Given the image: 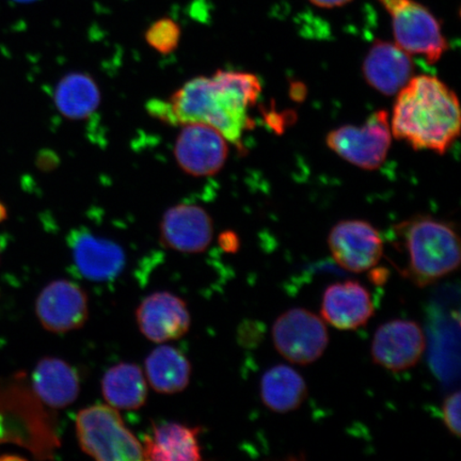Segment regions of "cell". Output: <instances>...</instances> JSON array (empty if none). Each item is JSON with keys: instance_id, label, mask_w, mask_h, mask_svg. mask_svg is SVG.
Here are the masks:
<instances>
[{"instance_id": "24", "label": "cell", "mask_w": 461, "mask_h": 461, "mask_svg": "<svg viewBox=\"0 0 461 461\" xmlns=\"http://www.w3.org/2000/svg\"><path fill=\"white\" fill-rule=\"evenodd\" d=\"M460 392L449 394L442 405V419L447 429L455 437L459 438L460 428Z\"/></svg>"}, {"instance_id": "15", "label": "cell", "mask_w": 461, "mask_h": 461, "mask_svg": "<svg viewBox=\"0 0 461 461\" xmlns=\"http://www.w3.org/2000/svg\"><path fill=\"white\" fill-rule=\"evenodd\" d=\"M375 313L371 293L358 281L337 282L322 294L321 319L339 330L365 327Z\"/></svg>"}, {"instance_id": "4", "label": "cell", "mask_w": 461, "mask_h": 461, "mask_svg": "<svg viewBox=\"0 0 461 461\" xmlns=\"http://www.w3.org/2000/svg\"><path fill=\"white\" fill-rule=\"evenodd\" d=\"M78 445L90 457L100 461L144 460L142 443L112 406L82 409L75 418Z\"/></svg>"}, {"instance_id": "23", "label": "cell", "mask_w": 461, "mask_h": 461, "mask_svg": "<svg viewBox=\"0 0 461 461\" xmlns=\"http://www.w3.org/2000/svg\"><path fill=\"white\" fill-rule=\"evenodd\" d=\"M182 32L180 25L170 17H161L147 29L144 38L149 48L161 55L173 53L180 45Z\"/></svg>"}, {"instance_id": "3", "label": "cell", "mask_w": 461, "mask_h": 461, "mask_svg": "<svg viewBox=\"0 0 461 461\" xmlns=\"http://www.w3.org/2000/svg\"><path fill=\"white\" fill-rule=\"evenodd\" d=\"M407 253L402 276L418 287L436 284L459 268L461 245L452 223L431 216H414L395 228Z\"/></svg>"}, {"instance_id": "26", "label": "cell", "mask_w": 461, "mask_h": 461, "mask_svg": "<svg viewBox=\"0 0 461 461\" xmlns=\"http://www.w3.org/2000/svg\"><path fill=\"white\" fill-rule=\"evenodd\" d=\"M309 2L317 8L334 9L343 7V5L353 2V0H309Z\"/></svg>"}, {"instance_id": "6", "label": "cell", "mask_w": 461, "mask_h": 461, "mask_svg": "<svg viewBox=\"0 0 461 461\" xmlns=\"http://www.w3.org/2000/svg\"><path fill=\"white\" fill-rule=\"evenodd\" d=\"M272 337L276 350L297 366L312 365L324 355L330 344L325 321L303 308L282 313L274 322Z\"/></svg>"}, {"instance_id": "25", "label": "cell", "mask_w": 461, "mask_h": 461, "mask_svg": "<svg viewBox=\"0 0 461 461\" xmlns=\"http://www.w3.org/2000/svg\"><path fill=\"white\" fill-rule=\"evenodd\" d=\"M219 244H221L222 249L227 252L238 251L240 247L238 236L232 232L223 233L221 239H219Z\"/></svg>"}, {"instance_id": "8", "label": "cell", "mask_w": 461, "mask_h": 461, "mask_svg": "<svg viewBox=\"0 0 461 461\" xmlns=\"http://www.w3.org/2000/svg\"><path fill=\"white\" fill-rule=\"evenodd\" d=\"M328 247L339 267L362 274L377 267L384 257V240L376 228L360 219L339 221L328 235Z\"/></svg>"}, {"instance_id": "9", "label": "cell", "mask_w": 461, "mask_h": 461, "mask_svg": "<svg viewBox=\"0 0 461 461\" xmlns=\"http://www.w3.org/2000/svg\"><path fill=\"white\" fill-rule=\"evenodd\" d=\"M181 170L195 177L217 175L226 164L228 140L221 131L210 125H182L173 149Z\"/></svg>"}, {"instance_id": "17", "label": "cell", "mask_w": 461, "mask_h": 461, "mask_svg": "<svg viewBox=\"0 0 461 461\" xmlns=\"http://www.w3.org/2000/svg\"><path fill=\"white\" fill-rule=\"evenodd\" d=\"M32 380L34 393L46 406L62 409L72 405L78 399V375L63 359L45 357L34 367Z\"/></svg>"}, {"instance_id": "10", "label": "cell", "mask_w": 461, "mask_h": 461, "mask_svg": "<svg viewBox=\"0 0 461 461\" xmlns=\"http://www.w3.org/2000/svg\"><path fill=\"white\" fill-rule=\"evenodd\" d=\"M426 350L425 333L417 321L393 320L374 334L371 356L375 365L391 372H405L416 366Z\"/></svg>"}, {"instance_id": "1", "label": "cell", "mask_w": 461, "mask_h": 461, "mask_svg": "<svg viewBox=\"0 0 461 461\" xmlns=\"http://www.w3.org/2000/svg\"><path fill=\"white\" fill-rule=\"evenodd\" d=\"M261 92L256 75L217 71L212 77L188 80L168 101L149 103L148 111L171 125H210L241 149L245 131L252 128L249 109L256 105Z\"/></svg>"}, {"instance_id": "20", "label": "cell", "mask_w": 461, "mask_h": 461, "mask_svg": "<svg viewBox=\"0 0 461 461\" xmlns=\"http://www.w3.org/2000/svg\"><path fill=\"white\" fill-rule=\"evenodd\" d=\"M264 406L276 413L297 411L308 397L305 380L295 368L285 365L270 367L259 383Z\"/></svg>"}, {"instance_id": "21", "label": "cell", "mask_w": 461, "mask_h": 461, "mask_svg": "<svg viewBox=\"0 0 461 461\" xmlns=\"http://www.w3.org/2000/svg\"><path fill=\"white\" fill-rule=\"evenodd\" d=\"M101 387L104 400L118 411H137L148 400L146 375L135 363L122 362L109 368Z\"/></svg>"}, {"instance_id": "2", "label": "cell", "mask_w": 461, "mask_h": 461, "mask_svg": "<svg viewBox=\"0 0 461 461\" xmlns=\"http://www.w3.org/2000/svg\"><path fill=\"white\" fill-rule=\"evenodd\" d=\"M390 125L414 149L445 154L460 135L458 97L438 77H414L397 94Z\"/></svg>"}, {"instance_id": "19", "label": "cell", "mask_w": 461, "mask_h": 461, "mask_svg": "<svg viewBox=\"0 0 461 461\" xmlns=\"http://www.w3.org/2000/svg\"><path fill=\"white\" fill-rule=\"evenodd\" d=\"M148 384L159 394H176L185 390L192 377L186 356L173 346L160 345L144 361Z\"/></svg>"}, {"instance_id": "16", "label": "cell", "mask_w": 461, "mask_h": 461, "mask_svg": "<svg viewBox=\"0 0 461 461\" xmlns=\"http://www.w3.org/2000/svg\"><path fill=\"white\" fill-rule=\"evenodd\" d=\"M362 72L366 83L379 94L395 95L413 77V63L399 45L378 40L368 50Z\"/></svg>"}, {"instance_id": "12", "label": "cell", "mask_w": 461, "mask_h": 461, "mask_svg": "<svg viewBox=\"0 0 461 461\" xmlns=\"http://www.w3.org/2000/svg\"><path fill=\"white\" fill-rule=\"evenodd\" d=\"M77 272L91 282L112 281L123 272L126 255L122 247L86 229L73 230L68 238Z\"/></svg>"}, {"instance_id": "13", "label": "cell", "mask_w": 461, "mask_h": 461, "mask_svg": "<svg viewBox=\"0 0 461 461\" xmlns=\"http://www.w3.org/2000/svg\"><path fill=\"white\" fill-rule=\"evenodd\" d=\"M136 321L144 338L164 344L185 336L192 316L182 298L169 292H157L138 305Z\"/></svg>"}, {"instance_id": "7", "label": "cell", "mask_w": 461, "mask_h": 461, "mask_svg": "<svg viewBox=\"0 0 461 461\" xmlns=\"http://www.w3.org/2000/svg\"><path fill=\"white\" fill-rule=\"evenodd\" d=\"M389 114L378 111L361 126L345 125L327 135L332 151L363 170H376L388 157L392 141Z\"/></svg>"}, {"instance_id": "14", "label": "cell", "mask_w": 461, "mask_h": 461, "mask_svg": "<svg viewBox=\"0 0 461 461\" xmlns=\"http://www.w3.org/2000/svg\"><path fill=\"white\" fill-rule=\"evenodd\" d=\"M160 240L169 249L201 253L210 247L214 224L209 212L197 204L181 203L167 210L160 221Z\"/></svg>"}, {"instance_id": "11", "label": "cell", "mask_w": 461, "mask_h": 461, "mask_svg": "<svg viewBox=\"0 0 461 461\" xmlns=\"http://www.w3.org/2000/svg\"><path fill=\"white\" fill-rule=\"evenodd\" d=\"M36 314L40 324L51 333L78 330L89 319L88 295L72 281L55 280L39 294Z\"/></svg>"}, {"instance_id": "5", "label": "cell", "mask_w": 461, "mask_h": 461, "mask_svg": "<svg viewBox=\"0 0 461 461\" xmlns=\"http://www.w3.org/2000/svg\"><path fill=\"white\" fill-rule=\"evenodd\" d=\"M391 16L395 44L409 55H420L429 63L440 60L448 49L441 23L417 0H378Z\"/></svg>"}, {"instance_id": "22", "label": "cell", "mask_w": 461, "mask_h": 461, "mask_svg": "<svg viewBox=\"0 0 461 461\" xmlns=\"http://www.w3.org/2000/svg\"><path fill=\"white\" fill-rule=\"evenodd\" d=\"M101 90L90 75L72 72L57 84L54 102L63 117L68 120H86L100 107Z\"/></svg>"}, {"instance_id": "27", "label": "cell", "mask_w": 461, "mask_h": 461, "mask_svg": "<svg viewBox=\"0 0 461 461\" xmlns=\"http://www.w3.org/2000/svg\"><path fill=\"white\" fill-rule=\"evenodd\" d=\"M8 217V211L5 206L0 202V222H3Z\"/></svg>"}, {"instance_id": "18", "label": "cell", "mask_w": 461, "mask_h": 461, "mask_svg": "<svg viewBox=\"0 0 461 461\" xmlns=\"http://www.w3.org/2000/svg\"><path fill=\"white\" fill-rule=\"evenodd\" d=\"M201 430L176 422L153 423L151 434L144 437L142 442L144 460H201Z\"/></svg>"}]
</instances>
